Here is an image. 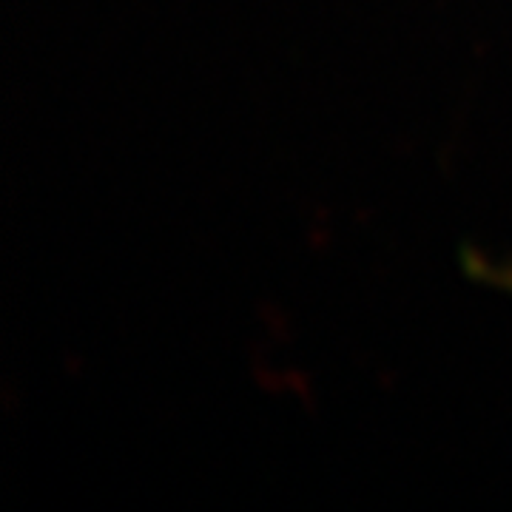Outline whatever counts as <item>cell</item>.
I'll list each match as a JSON object with an SVG mask.
<instances>
[{
	"label": "cell",
	"mask_w": 512,
	"mask_h": 512,
	"mask_svg": "<svg viewBox=\"0 0 512 512\" xmlns=\"http://www.w3.org/2000/svg\"><path fill=\"white\" fill-rule=\"evenodd\" d=\"M473 271L481 279H487L490 285H504L507 291H512V268H493V265H487L484 259H476L473 262Z\"/></svg>",
	"instance_id": "cell-1"
}]
</instances>
